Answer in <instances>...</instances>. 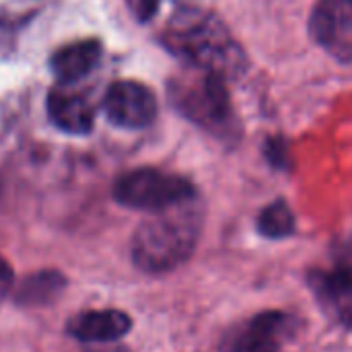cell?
Returning <instances> with one entry per match:
<instances>
[{"mask_svg": "<svg viewBox=\"0 0 352 352\" xmlns=\"http://www.w3.org/2000/svg\"><path fill=\"white\" fill-rule=\"evenodd\" d=\"M202 208L196 198L159 210L132 237V262L144 274H167L184 266L200 239Z\"/></svg>", "mask_w": 352, "mask_h": 352, "instance_id": "cell-1", "label": "cell"}, {"mask_svg": "<svg viewBox=\"0 0 352 352\" xmlns=\"http://www.w3.org/2000/svg\"><path fill=\"white\" fill-rule=\"evenodd\" d=\"M165 43L192 68L208 70L223 78H235L248 68V56L225 23L198 8L177 14L165 35Z\"/></svg>", "mask_w": 352, "mask_h": 352, "instance_id": "cell-2", "label": "cell"}, {"mask_svg": "<svg viewBox=\"0 0 352 352\" xmlns=\"http://www.w3.org/2000/svg\"><path fill=\"white\" fill-rule=\"evenodd\" d=\"M198 74L175 85V101L179 109L208 132L227 138L235 136L237 120L231 105L227 78L196 68Z\"/></svg>", "mask_w": 352, "mask_h": 352, "instance_id": "cell-3", "label": "cell"}, {"mask_svg": "<svg viewBox=\"0 0 352 352\" xmlns=\"http://www.w3.org/2000/svg\"><path fill=\"white\" fill-rule=\"evenodd\" d=\"M196 198V188L182 175L153 167L124 173L113 184V200L126 208L159 212Z\"/></svg>", "mask_w": 352, "mask_h": 352, "instance_id": "cell-4", "label": "cell"}, {"mask_svg": "<svg viewBox=\"0 0 352 352\" xmlns=\"http://www.w3.org/2000/svg\"><path fill=\"white\" fill-rule=\"evenodd\" d=\"M103 109L120 128L140 130L155 122L157 118V99L155 93L136 80H118L113 82L103 99Z\"/></svg>", "mask_w": 352, "mask_h": 352, "instance_id": "cell-5", "label": "cell"}, {"mask_svg": "<svg viewBox=\"0 0 352 352\" xmlns=\"http://www.w3.org/2000/svg\"><path fill=\"white\" fill-rule=\"evenodd\" d=\"M309 31L338 60H352V0H318L311 10Z\"/></svg>", "mask_w": 352, "mask_h": 352, "instance_id": "cell-6", "label": "cell"}, {"mask_svg": "<svg viewBox=\"0 0 352 352\" xmlns=\"http://www.w3.org/2000/svg\"><path fill=\"white\" fill-rule=\"evenodd\" d=\"M309 287L330 320L352 326V262L338 264L330 270H314Z\"/></svg>", "mask_w": 352, "mask_h": 352, "instance_id": "cell-7", "label": "cell"}, {"mask_svg": "<svg viewBox=\"0 0 352 352\" xmlns=\"http://www.w3.org/2000/svg\"><path fill=\"white\" fill-rule=\"evenodd\" d=\"M295 320L285 311H264L235 330L229 338L231 352L278 351L280 342L293 334Z\"/></svg>", "mask_w": 352, "mask_h": 352, "instance_id": "cell-8", "label": "cell"}, {"mask_svg": "<svg viewBox=\"0 0 352 352\" xmlns=\"http://www.w3.org/2000/svg\"><path fill=\"white\" fill-rule=\"evenodd\" d=\"M132 330V318L120 309H91L70 318L66 332L78 342L107 344Z\"/></svg>", "mask_w": 352, "mask_h": 352, "instance_id": "cell-9", "label": "cell"}, {"mask_svg": "<svg viewBox=\"0 0 352 352\" xmlns=\"http://www.w3.org/2000/svg\"><path fill=\"white\" fill-rule=\"evenodd\" d=\"M47 113L50 120L68 134H87L93 128L95 111L91 101L64 87H56L47 95Z\"/></svg>", "mask_w": 352, "mask_h": 352, "instance_id": "cell-10", "label": "cell"}, {"mask_svg": "<svg viewBox=\"0 0 352 352\" xmlns=\"http://www.w3.org/2000/svg\"><path fill=\"white\" fill-rule=\"evenodd\" d=\"M99 60H101V43L97 39H78L60 47L52 56L50 66L60 82L70 85L93 72Z\"/></svg>", "mask_w": 352, "mask_h": 352, "instance_id": "cell-11", "label": "cell"}, {"mask_svg": "<svg viewBox=\"0 0 352 352\" xmlns=\"http://www.w3.org/2000/svg\"><path fill=\"white\" fill-rule=\"evenodd\" d=\"M68 278L60 270H37L14 287V301L21 307H47L64 291Z\"/></svg>", "mask_w": 352, "mask_h": 352, "instance_id": "cell-12", "label": "cell"}, {"mask_svg": "<svg viewBox=\"0 0 352 352\" xmlns=\"http://www.w3.org/2000/svg\"><path fill=\"white\" fill-rule=\"evenodd\" d=\"M258 233L266 239H285L295 233V217L285 200L268 204L256 221Z\"/></svg>", "mask_w": 352, "mask_h": 352, "instance_id": "cell-13", "label": "cell"}, {"mask_svg": "<svg viewBox=\"0 0 352 352\" xmlns=\"http://www.w3.org/2000/svg\"><path fill=\"white\" fill-rule=\"evenodd\" d=\"M159 2L161 0H130V6H132V10L136 12V16L140 21H148L157 12Z\"/></svg>", "mask_w": 352, "mask_h": 352, "instance_id": "cell-14", "label": "cell"}, {"mask_svg": "<svg viewBox=\"0 0 352 352\" xmlns=\"http://www.w3.org/2000/svg\"><path fill=\"white\" fill-rule=\"evenodd\" d=\"M14 289V270L10 268V264L0 256V291L2 293H10Z\"/></svg>", "mask_w": 352, "mask_h": 352, "instance_id": "cell-15", "label": "cell"}, {"mask_svg": "<svg viewBox=\"0 0 352 352\" xmlns=\"http://www.w3.org/2000/svg\"><path fill=\"white\" fill-rule=\"evenodd\" d=\"M268 159H270V163H274L276 167H285V163H287V157H285V146H278L276 144V140H270L268 142Z\"/></svg>", "mask_w": 352, "mask_h": 352, "instance_id": "cell-16", "label": "cell"}, {"mask_svg": "<svg viewBox=\"0 0 352 352\" xmlns=\"http://www.w3.org/2000/svg\"><path fill=\"white\" fill-rule=\"evenodd\" d=\"M91 352H132V351H128V349H124V346H105V349H97V351H91Z\"/></svg>", "mask_w": 352, "mask_h": 352, "instance_id": "cell-17", "label": "cell"}, {"mask_svg": "<svg viewBox=\"0 0 352 352\" xmlns=\"http://www.w3.org/2000/svg\"><path fill=\"white\" fill-rule=\"evenodd\" d=\"M4 299H6V295H4V293L0 291V305H2V301H4Z\"/></svg>", "mask_w": 352, "mask_h": 352, "instance_id": "cell-18", "label": "cell"}, {"mask_svg": "<svg viewBox=\"0 0 352 352\" xmlns=\"http://www.w3.org/2000/svg\"><path fill=\"white\" fill-rule=\"evenodd\" d=\"M254 352H278V351H274V349H270V351H254Z\"/></svg>", "mask_w": 352, "mask_h": 352, "instance_id": "cell-19", "label": "cell"}]
</instances>
